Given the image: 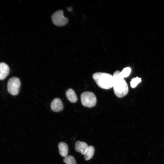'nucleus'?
<instances>
[{"label":"nucleus","mask_w":164,"mask_h":164,"mask_svg":"<svg viewBox=\"0 0 164 164\" xmlns=\"http://www.w3.org/2000/svg\"><path fill=\"white\" fill-rule=\"evenodd\" d=\"M120 72L115 71L113 75L114 81L113 87L115 94L118 97H122L128 92V84L124 78L119 75Z\"/></svg>","instance_id":"nucleus-1"},{"label":"nucleus","mask_w":164,"mask_h":164,"mask_svg":"<svg viewBox=\"0 0 164 164\" xmlns=\"http://www.w3.org/2000/svg\"><path fill=\"white\" fill-rule=\"evenodd\" d=\"M92 77L100 87L108 89L113 87L114 79L111 74L105 73L97 72L94 73Z\"/></svg>","instance_id":"nucleus-2"},{"label":"nucleus","mask_w":164,"mask_h":164,"mask_svg":"<svg viewBox=\"0 0 164 164\" xmlns=\"http://www.w3.org/2000/svg\"><path fill=\"white\" fill-rule=\"evenodd\" d=\"M80 99L82 104L85 107L88 108L94 106L97 102L95 94L90 91L83 93L80 95Z\"/></svg>","instance_id":"nucleus-3"},{"label":"nucleus","mask_w":164,"mask_h":164,"mask_svg":"<svg viewBox=\"0 0 164 164\" xmlns=\"http://www.w3.org/2000/svg\"><path fill=\"white\" fill-rule=\"evenodd\" d=\"M20 85L21 83L19 79L16 77H12L8 82V91L12 95H17L19 93Z\"/></svg>","instance_id":"nucleus-4"},{"label":"nucleus","mask_w":164,"mask_h":164,"mask_svg":"<svg viewBox=\"0 0 164 164\" xmlns=\"http://www.w3.org/2000/svg\"><path fill=\"white\" fill-rule=\"evenodd\" d=\"M51 19L53 23L58 26H64L68 21V19L64 16L63 12L61 10H57L53 14Z\"/></svg>","instance_id":"nucleus-5"},{"label":"nucleus","mask_w":164,"mask_h":164,"mask_svg":"<svg viewBox=\"0 0 164 164\" xmlns=\"http://www.w3.org/2000/svg\"><path fill=\"white\" fill-rule=\"evenodd\" d=\"M52 110L55 112H59L62 110L63 106L61 100L58 98L54 99L50 104Z\"/></svg>","instance_id":"nucleus-6"},{"label":"nucleus","mask_w":164,"mask_h":164,"mask_svg":"<svg viewBox=\"0 0 164 164\" xmlns=\"http://www.w3.org/2000/svg\"><path fill=\"white\" fill-rule=\"evenodd\" d=\"M9 66L4 62L0 63V80L4 79L9 74Z\"/></svg>","instance_id":"nucleus-7"},{"label":"nucleus","mask_w":164,"mask_h":164,"mask_svg":"<svg viewBox=\"0 0 164 164\" xmlns=\"http://www.w3.org/2000/svg\"><path fill=\"white\" fill-rule=\"evenodd\" d=\"M88 147V145L86 143L78 141L75 143V150L77 152L84 155Z\"/></svg>","instance_id":"nucleus-8"},{"label":"nucleus","mask_w":164,"mask_h":164,"mask_svg":"<svg viewBox=\"0 0 164 164\" xmlns=\"http://www.w3.org/2000/svg\"><path fill=\"white\" fill-rule=\"evenodd\" d=\"M58 147L60 155L64 157L67 156L68 151L67 145L64 142H61L59 143Z\"/></svg>","instance_id":"nucleus-9"},{"label":"nucleus","mask_w":164,"mask_h":164,"mask_svg":"<svg viewBox=\"0 0 164 164\" xmlns=\"http://www.w3.org/2000/svg\"><path fill=\"white\" fill-rule=\"evenodd\" d=\"M66 95L67 98L71 102L74 103L77 101V96L74 91L72 89H68L66 91Z\"/></svg>","instance_id":"nucleus-10"},{"label":"nucleus","mask_w":164,"mask_h":164,"mask_svg":"<svg viewBox=\"0 0 164 164\" xmlns=\"http://www.w3.org/2000/svg\"><path fill=\"white\" fill-rule=\"evenodd\" d=\"M94 149L93 146H88L84 155L86 160H88L93 157L94 154Z\"/></svg>","instance_id":"nucleus-11"},{"label":"nucleus","mask_w":164,"mask_h":164,"mask_svg":"<svg viewBox=\"0 0 164 164\" xmlns=\"http://www.w3.org/2000/svg\"><path fill=\"white\" fill-rule=\"evenodd\" d=\"M63 161L66 164H76L74 157L71 155H67L65 157Z\"/></svg>","instance_id":"nucleus-12"},{"label":"nucleus","mask_w":164,"mask_h":164,"mask_svg":"<svg viewBox=\"0 0 164 164\" xmlns=\"http://www.w3.org/2000/svg\"><path fill=\"white\" fill-rule=\"evenodd\" d=\"M131 69L129 67L125 68L121 72H120V76L123 78H125L128 77L130 73Z\"/></svg>","instance_id":"nucleus-13"},{"label":"nucleus","mask_w":164,"mask_h":164,"mask_svg":"<svg viewBox=\"0 0 164 164\" xmlns=\"http://www.w3.org/2000/svg\"><path fill=\"white\" fill-rule=\"evenodd\" d=\"M141 81V79L137 77L133 79L130 82L131 87L132 88L135 87Z\"/></svg>","instance_id":"nucleus-14"},{"label":"nucleus","mask_w":164,"mask_h":164,"mask_svg":"<svg viewBox=\"0 0 164 164\" xmlns=\"http://www.w3.org/2000/svg\"><path fill=\"white\" fill-rule=\"evenodd\" d=\"M67 9L68 11L70 12L72 11V8L71 7H68Z\"/></svg>","instance_id":"nucleus-15"}]
</instances>
